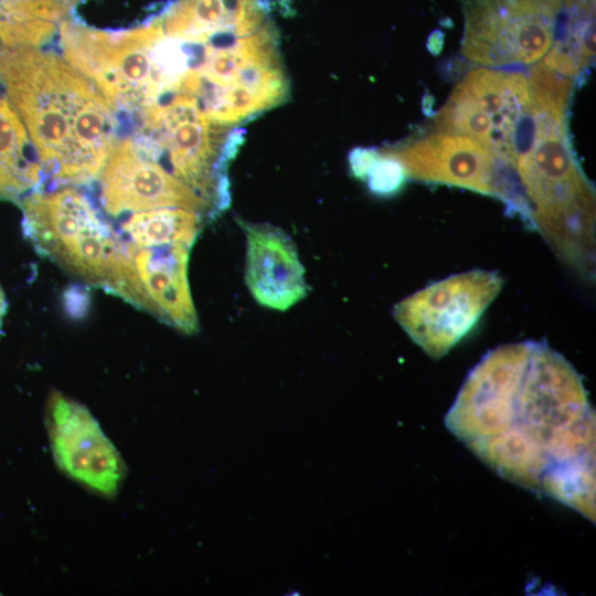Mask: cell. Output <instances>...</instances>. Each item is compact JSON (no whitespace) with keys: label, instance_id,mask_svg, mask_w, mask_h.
Here are the masks:
<instances>
[{"label":"cell","instance_id":"obj_14","mask_svg":"<svg viewBox=\"0 0 596 596\" xmlns=\"http://www.w3.org/2000/svg\"><path fill=\"white\" fill-rule=\"evenodd\" d=\"M42 169L25 127L0 92V199L17 200L36 188Z\"/></svg>","mask_w":596,"mask_h":596},{"label":"cell","instance_id":"obj_16","mask_svg":"<svg viewBox=\"0 0 596 596\" xmlns=\"http://www.w3.org/2000/svg\"><path fill=\"white\" fill-rule=\"evenodd\" d=\"M406 179L403 166L395 158L377 150L363 177L370 190L379 195L396 193Z\"/></svg>","mask_w":596,"mask_h":596},{"label":"cell","instance_id":"obj_15","mask_svg":"<svg viewBox=\"0 0 596 596\" xmlns=\"http://www.w3.org/2000/svg\"><path fill=\"white\" fill-rule=\"evenodd\" d=\"M121 228L128 243L138 248L192 246L201 230V213L183 207L150 209L131 214Z\"/></svg>","mask_w":596,"mask_h":596},{"label":"cell","instance_id":"obj_17","mask_svg":"<svg viewBox=\"0 0 596 596\" xmlns=\"http://www.w3.org/2000/svg\"><path fill=\"white\" fill-rule=\"evenodd\" d=\"M6 309H7V301H6L4 292L0 288V327H1L4 313H6Z\"/></svg>","mask_w":596,"mask_h":596},{"label":"cell","instance_id":"obj_11","mask_svg":"<svg viewBox=\"0 0 596 596\" xmlns=\"http://www.w3.org/2000/svg\"><path fill=\"white\" fill-rule=\"evenodd\" d=\"M246 237L245 283L264 307L287 310L308 292L295 243L268 223L238 221Z\"/></svg>","mask_w":596,"mask_h":596},{"label":"cell","instance_id":"obj_9","mask_svg":"<svg viewBox=\"0 0 596 596\" xmlns=\"http://www.w3.org/2000/svg\"><path fill=\"white\" fill-rule=\"evenodd\" d=\"M98 177L102 204L110 215L158 207L202 213L213 207L194 189L142 156L130 139L114 142Z\"/></svg>","mask_w":596,"mask_h":596},{"label":"cell","instance_id":"obj_12","mask_svg":"<svg viewBox=\"0 0 596 596\" xmlns=\"http://www.w3.org/2000/svg\"><path fill=\"white\" fill-rule=\"evenodd\" d=\"M147 311L187 334L199 329L188 280L191 246L170 244L138 248L129 244Z\"/></svg>","mask_w":596,"mask_h":596},{"label":"cell","instance_id":"obj_6","mask_svg":"<svg viewBox=\"0 0 596 596\" xmlns=\"http://www.w3.org/2000/svg\"><path fill=\"white\" fill-rule=\"evenodd\" d=\"M502 285L494 270L456 274L397 302L394 318L430 358L439 359L471 330Z\"/></svg>","mask_w":596,"mask_h":596},{"label":"cell","instance_id":"obj_4","mask_svg":"<svg viewBox=\"0 0 596 596\" xmlns=\"http://www.w3.org/2000/svg\"><path fill=\"white\" fill-rule=\"evenodd\" d=\"M22 228L36 251L82 278L147 310L128 242L79 191L33 192L21 203Z\"/></svg>","mask_w":596,"mask_h":596},{"label":"cell","instance_id":"obj_7","mask_svg":"<svg viewBox=\"0 0 596 596\" xmlns=\"http://www.w3.org/2000/svg\"><path fill=\"white\" fill-rule=\"evenodd\" d=\"M529 98L528 75L522 71L473 68L437 113L435 127L503 153Z\"/></svg>","mask_w":596,"mask_h":596},{"label":"cell","instance_id":"obj_13","mask_svg":"<svg viewBox=\"0 0 596 596\" xmlns=\"http://www.w3.org/2000/svg\"><path fill=\"white\" fill-rule=\"evenodd\" d=\"M595 0H562L553 43L542 63L571 79L581 78L595 56Z\"/></svg>","mask_w":596,"mask_h":596},{"label":"cell","instance_id":"obj_3","mask_svg":"<svg viewBox=\"0 0 596 596\" xmlns=\"http://www.w3.org/2000/svg\"><path fill=\"white\" fill-rule=\"evenodd\" d=\"M574 86L545 74L529 79L535 132L513 161L529 206L528 225L583 275L594 270L595 191L579 167L567 129Z\"/></svg>","mask_w":596,"mask_h":596},{"label":"cell","instance_id":"obj_5","mask_svg":"<svg viewBox=\"0 0 596 596\" xmlns=\"http://www.w3.org/2000/svg\"><path fill=\"white\" fill-rule=\"evenodd\" d=\"M462 54L481 65H533L550 50L562 0H461Z\"/></svg>","mask_w":596,"mask_h":596},{"label":"cell","instance_id":"obj_1","mask_svg":"<svg viewBox=\"0 0 596 596\" xmlns=\"http://www.w3.org/2000/svg\"><path fill=\"white\" fill-rule=\"evenodd\" d=\"M445 424L502 478L595 522V412L582 376L546 343L485 354Z\"/></svg>","mask_w":596,"mask_h":596},{"label":"cell","instance_id":"obj_8","mask_svg":"<svg viewBox=\"0 0 596 596\" xmlns=\"http://www.w3.org/2000/svg\"><path fill=\"white\" fill-rule=\"evenodd\" d=\"M47 426L60 469L102 496L117 493L125 476L124 461L84 405L53 392L47 404Z\"/></svg>","mask_w":596,"mask_h":596},{"label":"cell","instance_id":"obj_2","mask_svg":"<svg viewBox=\"0 0 596 596\" xmlns=\"http://www.w3.org/2000/svg\"><path fill=\"white\" fill-rule=\"evenodd\" d=\"M0 83L57 185L96 179L115 142L111 107L65 60L35 47H0Z\"/></svg>","mask_w":596,"mask_h":596},{"label":"cell","instance_id":"obj_10","mask_svg":"<svg viewBox=\"0 0 596 596\" xmlns=\"http://www.w3.org/2000/svg\"><path fill=\"white\" fill-rule=\"evenodd\" d=\"M380 151L395 158L407 178L491 196L497 151L478 140L437 131Z\"/></svg>","mask_w":596,"mask_h":596}]
</instances>
